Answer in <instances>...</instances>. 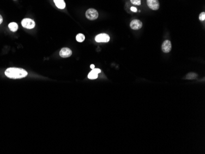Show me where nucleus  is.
Wrapping results in <instances>:
<instances>
[{
  "mask_svg": "<svg viewBox=\"0 0 205 154\" xmlns=\"http://www.w3.org/2000/svg\"><path fill=\"white\" fill-rule=\"evenodd\" d=\"M72 55V51L69 48L64 47L60 52V55L62 58L70 57Z\"/></svg>",
  "mask_w": 205,
  "mask_h": 154,
  "instance_id": "obj_8",
  "label": "nucleus"
},
{
  "mask_svg": "<svg viewBox=\"0 0 205 154\" xmlns=\"http://www.w3.org/2000/svg\"><path fill=\"white\" fill-rule=\"evenodd\" d=\"M56 6L60 9H65L66 7V4L64 0H53Z\"/></svg>",
  "mask_w": 205,
  "mask_h": 154,
  "instance_id": "obj_9",
  "label": "nucleus"
},
{
  "mask_svg": "<svg viewBox=\"0 0 205 154\" xmlns=\"http://www.w3.org/2000/svg\"><path fill=\"white\" fill-rule=\"evenodd\" d=\"M3 21V17H2V16H1V15H0V25H1V24L2 23Z\"/></svg>",
  "mask_w": 205,
  "mask_h": 154,
  "instance_id": "obj_18",
  "label": "nucleus"
},
{
  "mask_svg": "<svg viewBox=\"0 0 205 154\" xmlns=\"http://www.w3.org/2000/svg\"><path fill=\"white\" fill-rule=\"evenodd\" d=\"M76 40L78 42H82L85 40V36L83 34H81V33H79V34H78L76 36Z\"/></svg>",
  "mask_w": 205,
  "mask_h": 154,
  "instance_id": "obj_12",
  "label": "nucleus"
},
{
  "mask_svg": "<svg viewBox=\"0 0 205 154\" xmlns=\"http://www.w3.org/2000/svg\"><path fill=\"white\" fill-rule=\"evenodd\" d=\"M90 68L93 70V69H94L95 68V65H90Z\"/></svg>",
  "mask_w": 205,
  "mask_h": 154,
  "instance_id": "obj_19",
  "label": "nucleus"
},
{
  "mask_svg": "<svg viewBox=\"0 0 205 154\" xmlns=\"http://www.w3.org/2000/svg\"><path fill=\"white\" fill-rule=\"evenodd\" d=\"M22 25L23 27L27 29H32L35 27V22L30 18H24L22 20Z\"/></svg>",
  "mask_w": 205,
  "mask_h": 154,
  "instance_id": "obj_3",
  "label": "nucleus"
},
{
  "mask_svg": "<svg viewBox=\"0 0 205 154\" xmlns=\"http://www.w3.org/2000/svg\"><path fill=\"white\" fill-rule=\"evenodd\" d=\"M93 71H94L95 73H97L98 74V73H101V70L100 69H97V68H94V69H93L92 70Z\"/></svg>",
  "mask_w": 205,
  "mask_h": 154,
  "instance_id": "obj_16",
  "label": "nucleus"
},
{
  "mask_svg": "<svg viewBox=\"0 0 205 154\" xmlns=\"http://www.w3.org/2000/svg\"><path fill=\"white\" fill-rule=\"evenodd\" d=\"M9 28L13 32H16L18 30V25L16 22H11L9 24Z\"/></svg>",
  "mask_w": 205,
  "mask_h": 154,
  "instance_id": "obj_10",
  "label": "nucleus"
},
{
  "mask_svg": "<svg viewBox=\"0 0 205 154\" xmlns=\"http://www.w3.org/2000/svg\"><path fill=\"white\" fill-rule=\"evenodd\" d=\"M148 6L152 10H158L160 7V3L159 0H147Z\"/></svg>",
  "mask_w": 205,
  "mask_h": 154,
  "instance_id": "obj_5",
  "label": "nucleus"
},
{
  "mask_svg": "<svg viewBox=\"0 0 205 154\" xmlns=\"http://www.w3.org/2000/svg\"><path fill=\"white\" fill-rule=\"evenodd\" d=\"M197 77V74L194 73H190L186 76L187 79H194Z\"/></svg>",
  "mask_w": 205,
  "mask_h": 154,
  "instance_id": "obj_13",
  "label": "nucleus"
},
{
  "mask_svg": "<svg viewBox=\"0 0 205 154\" xmlns=\"http://www.w3.org/2000/svg\"><path fill=\"white\" fill-rule=\"evenodd\" d=\"M88 78L90 79H95L98 78V74L95 73V72L92 70L89 74V75H88Z\"/></svg>",
  "mask_w": 205,
  "mask_h": 154,
  "instance_id": "obj_11",
  "label": "nucleus"
},
{
  "mask_svg": "<svg viewBox=\"0 0 205 154\" xmlns=\"http://www.w3.org/2000/svg\"><path fill=\"white\" fill-rule=\"evenodd\" d=\"M131 11L134 12H137V9H136V7H131Z\"/></svg>",
  "mask_w": 205,
  "mask_h": 154,
  "instance_id": "obj_17",
  "label": "nucleus"
},
{
  "mask_svg": "<svg viewBox=\"0 0 205 154\" xmlns=\"http://www.w3.org/2000/svg\"><path fill=\"white\" fill-rule=\"evenodd\" d=\"M86 17L90 20H94L98 17V12L95 9H89L85 12Z\"/></svg>",
  "mask_w": 205,
  "mask_h": 154,
  "instance_id": "obj_2",
  "label": "nucleus"
},
{
  "mask_svg": "<svg viewBox=\"0 0 205 154\" xmlns=\"http://www.w3.org/2000/svg\"><path fill=\"white\" fill-rule=\"evenodd\" d=\"M172 48V42L169 40L165 41L162 45V51L165 53H168L171 51Z\"/></svg>",
  "mask_w": 205,
  "mask_h": 154,
  "instance_id": "obj_7",
  "label": "nucleus"
},
{
  "mask_svg": "<svg viewBox=\"0 0 205 154\" xmlns=\"http://www.w3.org/2000/svg\"><path fill=\"white\" fill-rule=\"evenodd\" d=\"M143 27V23L139 20H134L130 23V27L134 30H138Z\"/></svg>",
  "mask_w": 205,
  "mask_h": 154,
  "instance_id": "obj_6",
  "label": "nucleus"
},
{
  "mask_svg": "<svg viewBox=\"0 0 205 154\" xmlns=\"http://www.w3.org/2000/svg\"><path fill=\"white\" fill-rule=\"evenodd\" d=\"M110 40V37L108 35L105 33H101V34L98 35L95 37V41L97 42H108Z\"/></svg>",
  "mask_w": 205,
  "mask_h": 154,
  "instance_id": "obj_4",
  "label": "nucleus"
},
{
  "mask_svg": "<svg viewBox=\"0 0 205 154\" xmlns=\"http://www.w3.org/2000/svg\"><path fill=\"white\" fill-rule=\"evenodd\" d=\"M27 72L23 69L9 68L5 71V75L11 79H21L27 76Z\"/></svg>",
  "mask_w": 205,
  "mask_h": 154,
  "instance_id": "obj_1",
  "label": "nucleus"
},
{
  "mask_svg": "<svg viewBox=\"0 0 205 154\" xmlns=\"http://www.w3.org/2000/svg\"><path fill=\"white\" fill-rule=\"evenodd\" d=\"M199 19H200V21H204L205 20V12H203L200 14Z\"/></svg>",
  "mask_w": 205,
  "mask_h": 154,
  "instance_id": "obj_15",
  "label": "nucleus"
},
{
  "mask_svg": "<svg viewBox=\"0 0 205 154\" xmlns=\"http://www.w3.org/2000/svg\"><path fill=\"white\" fill-rule=\"evenodd\" d=\"M130 1L133 4H135V5L139 6L141 4V0H130Z\"/></svg>",
  "mask_w": 205,
  "mask_h": 154,
  "instance_id": "obj_14",
  "label": "nucleus"
}]
</instances>
